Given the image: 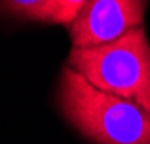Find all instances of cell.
Here are the masks:
<instances>
[{
	"label": "cell",
	"mask_w": 150,
	"mask_h": 144,
	"mask_svg": "<svg viewBox=\"0 0 150 144\" xmlns=\"http://www.w3.org/2000/svg\"><path fill=\"white\" fill-rule=\"evenodd\" d=\"M67 65L91 85L150 112V43L142 26L103 45L71 47Z\"/></svg>",
	"instance_id": "7a4b0ae2"
},
{
	"label": "cell",
	"mask_w": 150,
	"mask_h": 144,
	"mask_svg": "<svg viewBox=\"0 0 150 144\" xmlns=\"http://www.w3.org/2000/svg\"><path fill=\"white\" fill-rule=\"evenodd\" d=\"M83 4H85V0H51L47 14H45V23L69 26L77 18Z\"/></svg>",
	"instance_id": "5b68a950"
},
{
	"label": "cell",
	"mask_w": 150,
	"mask_h": 144,
	"mask_svg": "<svg viewBox=\"0 0 150 144\" xmlns=\"http://www.w3.org/2000/svg\"><path fill=\"white\" fill-rule=\"evenodd\" d=\"M59 110L93 144H150V112L91 85L69 65L59 81Z\"/></svg>",
	"instance_id": "6da1fadb"
},
{
	"label": "cell",
	"mask_w": 150,
	"mask_h": 144,
	"mask_svg": "<svg viewBox=\"0 0 150 144\" xmlns=\"http://www.w3.org/2000/svg\"><path fill=\"white\" fill-rule=\"evenodd\" d=\"M51 0H0V14L21 21L45 23Z\"/></svg>",
	"instance_id": "277c9868"
},
{
	"label": "cell",
	"mask_w": 150,
	"mask_h": 144,
	"mask_svg": "<svg viewBox=\"0 0 150 144\" xmlns=\"http://www.w3.org/2000/svg\"><path fill=\"white\" fill-rule=\"evenodd\" d=\"M146 0H85L69 24L71 47H93L116 41L130 28L142 26Z\"/></svg>",
	"instance_id": "3957f363"
}]
</instances>
